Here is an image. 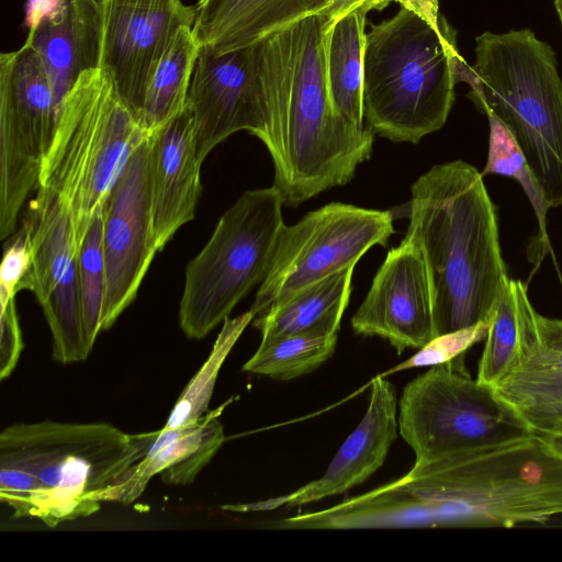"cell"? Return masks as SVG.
I'll return each instance as SVG.
<instances>
[{
  "label": "cell",
  "instance_id": "1",
  "mask_svg": "<svg viewBox=\"0 0 562 562\" xmlns=\"http://www.w3.org/2000/svg\"><path fill=\"white\" fill-rule=\"evenodd\" d=\"M562 514V458L537 435L432 461L340 504L348 529L503 527Z\"/></svg>",
  "mask_w": 562,
  "mask_h": 562
},
{
  "label": "cell",
  "instance_id": "2",
  "mask_svg": "<svg viewBox=\"0 0 562 562\" xmlns=\"http://www.w3.org/2000/svg\"><path fill=\"white\" fill-rule=\"evenodd\" d=\"M329 19L308 16L260 41L265 138L273 184L297 206L347 184L371 157L374 132L338 115L326 77Z\"/></svg>",
  "mask_w": 562,
  "mask_h": 562
},
{
  "label": "cell",
  "instance_id": "3",
  "mask_svg": "<svg viewBox=\"0 0 562 562\" xmlns=\"http://www.w3.org/2000/svg\"><path fill=\"white\" fill-rule=\"evenodd\" d=\"M411 192L405 237L426 265L436 336L490 322L507 269L482 173L463 160L436 165Z\"/></svg>",
  "mask_w": 562,
  "mask_h": 562
},
{
  "label": "cell",
  "instance_id": "4",
  "mask_svg": "<svg viewBox=\"0 0 562 562\" xmlns=\"http://www.w3.org/2000/svg\"><path fill=\"white\" fill-rule=\"evenodd\" d=\"M393 2L397 13L366 33L363 115L382 137L416 144L445 125L463 58L438 0Z\"/></svg>",
  "mask_w": 562,
  "mask_h": 562
},
{
  "label": "cell",
  "instance_id": "5",
  "mask_svg": "<svg viewBox=\"0 0 562 562\" xmlns=\"http://www.w3.org/2000/svg\"><path fill=\"white\" fill-rule=\"evenodd\" d=\"M151 437L109 423H15L0 434V464L37 479L34 518L55 528L113 502L114 490L144 459Z\"/></svg>",
  "mask_w": 562,
  "mask_h": 562
},
{
  "label": "cell",
  "instance_id": "6",
  "mask_svg": "<svg viewBox=\"0 0 562 562\" xmlns=\"http://www.w3.org/2000/svg\"><path fill=\"white\" fill-rule=\"evenodd\" d=\"M468 97L510 132L552 207H562V78L551 45L529 29L475 37Z\"/></svg>",
  "mask_w": 562,
  "mask_h": 562
},
{
  "label": "cell",
  "instance_id": "7",
  "mask_svg": "<svg viewBox=\"0 0 562 562\" xmlns=\"http://www.w3.org/2000/svg\"><path fill=\"white\" fill-rule=\"evenodd\" d=\"M148 135L100 68L80 75L65 97L37 189L70 214L80 246L126 161Z\"/></svg>",
  "mask_w": 562,
  "mask_h": 562
},
{
  "label": "cell",
  "instance_id": "8",
  "mask_svg": "<svg viewBox=\"0 0 562 562\" xmlns=\"http://www.w3.org/2000/svg\"><path fill=\"white\" fill-rule=\"evenodd\" d=\"M283 205L271 186L244 192L222 215L186 269L179 323L187 337H205L262 282L284 225Z\"/></svg>",
  "mask_w": 562,
  "mask_h": 562
},
{
  "label": "cell",
  "instance_id": "9",
  "mask_svg": "<svg viewBox=\"0 0 562 562\" xmlns=\"http://www.w3.org/2000/svg\"><path fill=\"white\" fill-rule=\"evenodd\" d=\"M398 431L415 462L505 445L536 435L494 387L473 380L463 356L413 379L398 402Z\"/></svg>",
  "mask_w": 562,
  "mask_h": 562
},
{
  "label": "cell",
  "instance_id": "10",
  "mask_svg": "<svg viewBox=\"0 0 562 562\" xmlns=\"http://www.w3.org/2000/svg\"><path fill=\"white\" fill-rule=\"evenodd\" d=\"M59 108L45 67L30 44L0 55V237L15 233L19 213L38 188Z\"/></svg>",
  "mask_w": 562,
  "mask_h": 562
},
{
  "label": "cell",
  "instance_id": "11",
  "mask_svg": "<svg viewBox=\"0 0 562 562\" xmlns=\"http://www.w3.org/2000/svg\"><path fill=\"white\" fill-rule=\"evenodd\" d=\"M393 234L391 211L340 202L308 212L294 225L284 224L250 311L261 315L307 284L356 266L371 247L386 246Z\"/></svg>",
  "mask_w": 562,
  "mask_h": 562
},
{
  "label": "cell",
  "instance_id": "12",
  "mask_svg": "<svg viewBox=\"0 0 562 562\" xmlns=\"http://www.w3.org/2000/svg\"><path fill=\"white\" fill-rule=\"evenodd\" d=\"M31 227L32 266L19 291L40 302L53 337V358L60 363L85 361L87 344L79 286L80 244L70 214L49 193L37 189L24 217Z\"/></svg>",
  "mask_w": 562,
  "mask_h": 562
},
{
  "label": "cell",
  "instance_id": "13",
  "mask_svg": "<svg viewBox=\"0 0 562 562\" xmlns=\"http://www.w3.org/2000/svg\"><path fill=\"white\" fill-rule=\"evenodd\" d=\"M148 136L132 153L103 204L105 295L101 330L109 329L133 303L158 252L151 220Z\"/></svg>",
  "mask_w": 562,
  "mask_h": 562
},
{
  "label": "cell",
  "instance_id": "14",
  "mask_svg": "<svg viewBox=\"0 0 562 562\" xmlns=\"http://www.w3.org/2000/svg\"><path fill=\"white\" fill-rule=\"evenodd\" d=\"M100 69L139 123L156 67L177 31L193 26L195 7L182 0H100Z\"/></svg>",
  "mask_w": 562,
  "mask_h": 562
},
{
  "label": "cell",
  "instance_id": "15",
  "mask_svg": "<svg viewBox=\"0 0 562 562\" xmlns=\"http://www.w3.org/2000/svg\"><path fill=\"white\" fill-rule=\"evenodd\" d=\"M259 58L260 42L223 54L200 47L186 104L193 113L201 162L236 132L247 131L263 140Z\"/></svg>",
  "mask_w": 562,
  "mask_h": 562
},
{
  "label": "cell",
  "instance_id": "16",
  "mask_svg": "<svg viewBox=\"0 0 562 562\" xmlns=\"http://www.w3.org/2000/svg\"><path fill=\"white\" fill-rule=\"evenodd\" d=\"M351 327L357 334L389 340L398 355L436 337L426 265L408 238L387 252Z\"/></svg>",
  "mask_w": 562,
  "mask_h": 562
},
{
  "label": "cell",
  "instance_id": "17",
  "mask_svg": "<svg viewBox=\"0 0 562 562\" xmlns=\"http://www.w3.org/2000/svg\"><path fill=\"white\" fill-rule=\"evenodd\" d=\"M397 397L394 385L383 375L372 381L367 412L357 428L342 442L325 473L294 492L246 504L222 505L231 513L299 507L338 495L367 481L385 461L397 437Z\"/></svg>",
  "mask_w": 562,
  "mask_h": 562
},
{
  "label": "cell",
  "instance_id": "18",
  "mask_svg": "<svg viewBox=\"0 0 562 562\" xmlns=\"http://www.w3.org/2000/svg\"><path fill=\"white\" fill-rule=\"evenodd\" d=\"M149 190L158 251L192 221L202 186L193 113L186 106L149 133Z\"/></svg>",
  "mask_w": 562,
  "mask_h": 562
},
{
  "label": "cell",
  "instance_id": "19",
  "mask_svg": "<svg viewBox=\"0 0 562 562\" xmlns=\"http://www.w3.org/2000/svg\"><path fill=\"white\" fill-rule=\"evenodd\" d=\"M25 42L40 56L60 111L80 75L100 68V0L44 1L33 10Z\"/></svg>",
  "mask_w": 562,
  "mask_h": 562
},
{
  "label": "cell",
  "instance_id": "20",
  "mask_svg": "<svg viewBox=\"0 0 562 562\" xmlns=\"http://www.w3.org/2000/svg\"><path fill=\"white\" fill-rule=\"evenodd\" d=\"M335 0H199L193 31L200 47L223 54L326 14Z\"/></svg>",
  "mask_w": 562,
  "mask_h": 562
},
{
  "label": "cell",
  "instance_id": "21",
  "mask_svg": "<svg viewBox=\"0 0 562 562\" xmlns=\"http://www.w3.org/2000/svg\"><path fill=\"white\" fill-rule=\"evenodd\" d=\"M226 405L209 411L184 435L139 461L114 491L113 502L133 503L156 474L165 484H191L225 441L220 416Z\"/></svg>",
  "mask_w": 562,
  "mask_h": 562
},
{
  "label": "cell",
  "instance_id": "22",
  "mask_svg": "<svg viewBox=\"0 0 562 562\" xmlns=\"http://www.w3.org/2000/svg\"><path fill=\"white\" fill-rule=\"evenodd\" d=\"M526 284L507 274L497 297L476 380L495 386L518 363L537 337Z\"/></svg>",
  "mask_w": 562,
  "mask_h": 562
},
{
  "label": "cell",
  "instance_id": "23",
  "mask_svg": "<svg viewBox=\"0 0 562 562\" xmlns=\"http://www.w3.org/2000/svg\"><path fill=\"white\" fill-rule=\"evenodd\" d=\"M367 12L353 10L329 24L326 35V77L335 112L357 126L363 115V50Z\"/></svg>",
  "mask_w": 562,
  "mask_h": 562
},
{
  "label": "cell",
  "instance_id": "24",
  "mask_svg": "<svg viewBox=\"0 0 562 562\" xmlns=\"http://www.w3.org/2000/svg\"><path fill=\"white\" fill-rule=\"evenodd\" d=\"M355 266L344 268L300 289L252 319L262 339L307 330L329 319H341L351 293Z\"/></svg>",
  "mask_w": 562,
  "mask_h": 562
},
{
  "label": "cell",
  "instance_id": "25",
  "mask_svg": "<svg viewBox=\"0 0 562 562\" xmlns=\"http://www.w3.org/2000/svg\"><path fill=\"white\" fill-rule=\"evenodd\" d=\"M200 44L192 26H181L150 79L139 117L148 133L177 115L187 103Z\"/></svg>",
  "mask_w": 562,
  "mask_h": 562
},
{
  "label": "cell",
  "instance_id": "26",
  "mask_svg": "<svg viewBox=\"0 0 562 562\" xmlns=\"http://www.w3.org/2000/svg\"><path fill=\"white\" fill-rule=\"evenodd\" d=\"M341 319H329L296 334L261 339L243 370L291 380L317 369L334 353Z\"/></svg>",
  "mask_w": 562,
  "mask_h": 562
},
{
  "label": "cell",
  "instance_id": "27",
  "mask_svg": "<svg viewBox=\"0 0 562 562\" xmlns=\"http://www.w3.org/2000/svg\"><path fill=\"white\" fill-rule=\"evenodd\" d=\"M494 390L517 409L561 401L562 350L547 348L536 337Z\"/></svg>",
  "mask_w": 562,
  "mask_h": 562
},
{
  "label": "cell",
  "instance_id": "28",
  "mask_svg": "<svg viewBox=\"0 0 562 562\" xmlns=\"http://www.w3.org/2000/svg\"><path fill=\"white\" fill-rule=\"evenodd\" d=\"M490 135L487 161L482 176L499 175L515 179L527 195L538 224L535 256L540 258L550 250L547 233V213L551 209L543 186L528 165L510 132L493 114H487Z\"/></svg>",
  "mask_w": 562,
  "mask_h": 562
},
{
  "label": "cell",
  "instance_id": "29",
  "mask_svg": "<svg viewBox=\"0 0 562 562\" xmlns=\"http://www.w3.org/2000/svg\"><path fill=\"white\" fill-rule=\"evenodd\" d=\"M255 314L249 310L226 318L212 351L176 401L165 428H178L199 422L207 412L222 364Z\"/></svg>",
  "mask_w": 562,
  "mask_h": 562
},
{
  "label": "cell",
  "instance_id": "30",
  "mask_svg": "<svg viewBox=\"0 0 562 562\" xmlns=\"http://www.w3.org/2000/svg\"><path fill=\"white\" fill-rule=\"evenodd\" d=\"M78 269L83 328L87 344L92 349L101 331L105 295L103 207L95 213L86 233L79 252Z\"/></svg>",
  "mask_w": 562,
  "mask_h": 562
},
{
  "label": "cell",
  "instance_id": "31",
  "mask_svg": "<svg viewBox=\"0 0 562 562\" xmlns=\"http://www.w3.org/2000/svg\"><path fill=\"white\" fill-rule=\"evenodd\" d=\"M490 322H481L470 327L436 336L428 344L419 348L408 360L400 363L389 372L431 367L453 361L462 357L474 344L486 338Z\"/></svg>",
  "mask_w": 562,
  "mask_h": 562
},
{
  "label": "cell",
  "instance_id": "32",
  "mask_svg": "<svg viewBox=\"0 0 562 562\" xmlns=\"http://www.w3.org/2000/svg\"><path fill=\"white\" fill-rule=\"evenodd\" d=\"M31 227L23 218L18 232L4 244L0 267V307L15 299L19 285L32 266Z\"/></svg>",
  "mask_w": 562,
  "mask_h": 562
},
{
  "label": "cell",
  "instance_id": "33",
  "mask_svg": "<svg viewBox=\"0 0 562 562\" xmlns=\"http://www.w3.org/2000/svg\"><path fill=\"white\" fill-rule=\"evenodd\" d=\"M23 349L15 300L0 307V379L8 378L16 367Z\"/></svg>",
  "mask_w": 562,
  "mask_h": 562
},
{
  "label": "cell",
  "instance_id": "34",
  "mask_svg": "<svg viewBox=\"0 0 562 562\" xmlns=\"http://www.w3.org/2000/svg\"><path fill=\"white\" fill-rule=\"evenodd\" d=\"M518 412L536 432L562 427V400Z\"/></svg>",
  "mask_w": 562,
  "mask_h": 562
},
{
  "label": "cell",
  "instance_id": "35",
  "mask_svg": "<svg viewBox=\"0 0 562 562\" xmlns=\"http://www.w3.org/2000/svg\"><path fill=\"white\" fill-rule=\"evenodd\" d=\"M533 322L539 344L550 349L562 350V319L549 318L535 311Z\"/></svg>",
  "mask_w": 562,
  "mask_h": 562
},
{
  "label": "cell",
  "instance_id": "36",
  "mask_svg": "<svg viewBox=\"0 0 562 562\" xmlns=\"http://www.w3.org/2000/svg\"><path fill=\"white\" fill-rule=\"evenodd\" d=\"M393 0H335L325 15L328 16L329 23L333 24L340 18L345 16L353 10L381 11L385 9Z\"/></svg>",
  "mask_w": 562,
  "mask_h": 562
},
{
  "label": "cell",
  "instance_id": "37",
  "mask_svg": "<svg viewBox=\"0 0 562 562\" xmlns=\"http://www.w3.org/2000/svg\"><path fill=\"white\" fill-rule=\"evenodd\" d=\"M536 435L544 442L553 452L562 458V427L538 431Z\"/></svg>",
  "mask_w": 562,
  "mask_h": 562
},
{
  "label": "cell",
  "instance_id": "38",
  "mask_svg": "<svg viewBox=\"0 0 562 562\" xmlns=\"http://www.w3.org/2000/svg\"><path fill=\"white\" fill-rule=\"evenodd\" d=\"M553 3L562 25V0H553Z\"/></svg>",
  "mask_w": 562,
  "mask_h": 562
}]
</instances>
